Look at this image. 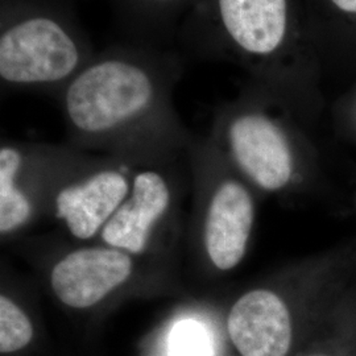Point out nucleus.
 Segmentation results:
<instances>
[{
	"instance_id": "obj_4",
	"label": "nucleus",
	"mask_w": 356,
	"mask_h": 356,
	"mask_svg": "<svg viewBox=\"0 0 356 356\" xmlns=\"http://www.w3.org/2000/svg\"><path fill=\"white\" fill-rule=\"evenodd\" d=\"M229 153L243 173L267 191L284 189L293 177L294 156L286 132L259 111L227 118L222 127Z\"/></svg>"
},
{
	"instance_id": "obj_14",
	"label": "nucleus",
	"mask_w": 356,
	"mask_h": 356,
	"mask_svg": "<svg viewBox=\"0 0 356 356\" xmlns=\"http://www.w3.org/2000/svg\"><path fill=\"white\" fill-rule=\"evenodd\" d=\"M309 356H327V355H321V354H314V355H309Z\"/></svg>"
},
{
	"instance_id": "obj_10",
	"label": "nucleus",
	"mask_w": 356,
	"mask_h": 356,
	"mask_svg": "<svg viewBox=\"0 0 356 356\" xmlns=\"http://www.w3.org/2000/svg\"><path fill=\"white\" fill-rule=\"evenodd\" d=\"M26 157L20 147L6 144L0 148V232L10 234L22 227L32 207L17 186V178Z\"/></svg>"
},
{
	"instance_id": "obj_5",
	"label": "nucleus",
	"mask_w": 356,
	"mask_h": 356,
	"mask_svg": "<svg viewBox=\"0 0 356 356\" xmlns=\"http://www.w3.org/2000/svg\"><path fill=\"white\" fill-rule=\"evenodd\" d=\"M134 272L131 254L113 247L78 248L51 269L54 296L73 309H89L126 284Z\"/></svg>"
},
{
	"instance_id": "obj_6",
	"label": "nucleus",
	"mask_w": 356,
	"mask_h": 356,
	"mask_svg": "<svg viewBox=\"0 0 356 356\" xmlns=\"http://www.w3.org/2000/svg\"><path fill=\"white\" fill-rule=\"evenodd\" d=\"M227 331L242 356H286L292 346V316L277 293L252 289L231 306Z\"/></svg>"
},
{
	"instance_id": "obj_12",
	"label": "nucleus",
	"mask_w": 356,
	"mask_h": 356,
	"mask_svg": "<svg viewBox=\"0 0 356 356\" xmlns=\"http://www.w3.org/2000/svg\"><path fill=\"white\" fill-rule=\"evenodd\" d=\"M169 356H214L210 330L195 319H182L170 331Z\"/></svg>"
},
{
	"instance_id": "obj_8",
	"label": "nucleus",
	"mask_w": 356,
	"mask_h": 356,
	"mask_svg": "<svg viewBox=\"0 0 356 356\" xmlns=\"http://www.w3.org/2000/svg\"><path fill=\"white\" fill-rule=\"evenodd\" d=\"M254 218V201L244 185L234 179L218 185L204 219V247L216 269L227 272L241 264Z\"/></svg>"
},
{
	"instance_id": "obj_13",
	"label": "nucleus",
	"mask_w": 356,
	"mask_h": 356,
	"mask_svg": "<svg viewBox=\"0 0 356 356\" xmlns=\"http://www.w3.org/2000/svg\"><path fill=\"white\" fill-rule=\"evenodd\" d=\"M332 1L346 13H356V0H332Z\"/></svg>"
},
{
	"instance_id": "obj_2",
	"label": "nucleus",
	"mask_w": 356,
	"mask_h": 356,
	"mask_svg": "<svg viewBox=\"0 0 356 356\" xmlns=\"http://www.w3.org/2000/svg\"><path fill=\"white\" fill-rule=\"evenodd\" d=\"M95 53L65 0H0L3 86L60 94Z\"/></svg>"
},
{
	"instance_id": "obj_11",
	"label": "nucleus",
	"mask_w": 356,
	"mask_h": 356,
	"mask_svg": "<svg viewBox=\"0 0 356 356\" xmlns=\"http://www.w3.org/2000/svg\"><path fill=\"white\" fill-rule=\"evenodd\" d=\"M33 338V326L24 310L13 300L0 297V351L16 353L29 344Z\"/></svg>"
},
{
	"instance_id": "obj_1",
	"label": "nucleus",
	"mask_w": 356,
	"mask_h": 356,
	"mask_svg": "<svg viewBox=\"0 0 356 356\" xmlns=\"http://www.w3.org/2000/svg\"><path fill=\"white\" fill-rule=\"evenodd\" d=\"M185 73L182 54L124 40L90 60L61 92L67 126L89 145L159 151L184 141L172 92Z\"/></svg>"
},
{
	"instance_id": "obj_3",
	"label": "nucleus",
	"mask_w": 356,
	"mask_h": 356,
	"mask_svg": "<svg viewBox=\"0 0 356 356\" xmlns=\"http://www.w3.org/2000/svg\"><path fill=\"white\" fill-rule=\"evenodd\" d=\"M289 32V0H195L175 41L184 53L207 60L229 49L272 58Z\"/></svg>"
},
{
	"instance_id": "obj_9",
	"label": "nucleus",
	"mask_w": 356,
	"mask_h": 356,
	"mask_svg": "<svg viewBox=\"0 0 356 356\" xmlns=\"http://www.w3.org/2000/svg\"><path fill=\"white\" fill-rule=\"evenodd\" d=\"M169 204L170 191L166 178L156 169H141L132 178L126 201L101 231L103 243L129 254H143Z\"/></svg>"
},
{
	"instance_id": "obj_7",
	"label": "nucleus",
	"mask_w": 356,
	"mask_h": 356,
	"mask_svg": "<svg viewBox=\"0 0 356 356\" xmlns=\"http://www.w3.org/2000/svg\"><path fill=\"white\" fill-rule=\"evenodd\" d=\"M131 186L122 168L104 166L65 186L56 197V213L74 238L89 241L126 201Z\"/></svg>"
}]
</instances>
